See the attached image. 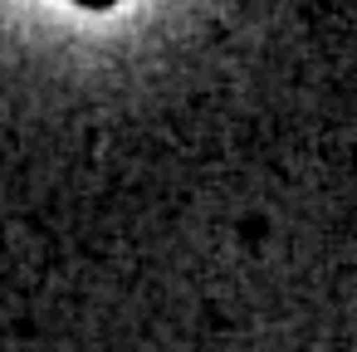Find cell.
<instances>
[{"instance_id":"cell-1","label":"cell","mask_w":357,"mask_h":352,"mask_svg":"<svg viewBox=\"0 0 357 352\" xmlns=\"http://www.w3.org/2000/svg\"><path fill=\"white\" fill-rule=\"evenodd\" d=\"M79 10H113V6H123V0H74Z\"/></svg>"}]
</instances>
